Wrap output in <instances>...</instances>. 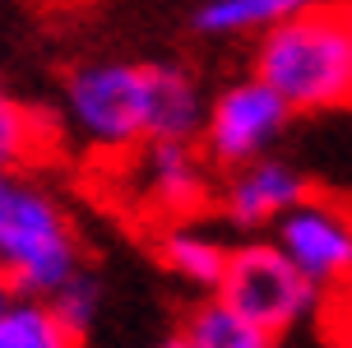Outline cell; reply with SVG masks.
I'll use <instances>...</instances> for the list:
<instances>
[{
	"instance_id": "8fae6325",
	"label": "cell",
	"mask_w": 352,
	"mask_h": 348,
	"mask_svg": "<svg viewBox=\"0 0 352 348\" xmlns=\"http://www.w3.org/2000/svg\"><path fill=\"white\" fill-rule=\"evenodd\" d=\"M181 348H274V339L255 325H246L236 311H228L218 297H204L186 325H181Z\"/></svg>"
},
{
	"instance_id": "30bf717a",
	"label": "cell",
	"mask_w": 352,
	"mask_h": 348,
	"mask_svg": "<svg viewBox=\"0 0 352 348\" xmlns=\"http://www.w3.org/2000/svg\"><path fill=\"white\" fill-rule=\"evenodd\" d=\"M158 256L181 283H190V288H199V293H209V297L218 293L223 269H228V246L218 242V237H209L204 227H195V223L162 227Z\"/></svg>"
},
{
	"instance_id": "e0dca14e",
	"label": "cell",
	"mask_w": 352,
	"mask_h": 348,
	"mask_svg": "<svg viewBox=\"0 0 352 348\" xmlns=\"http://www.w3.org/2000/svg\"><path fill=\"white\" fill-rule=\"evenodd\" d=\"M153 348H181V339H162V344H153Z\"/></svg>"
},
{
	"instance_id": "52a82bcc",
	"label": "cell",
	"mask_w": 352,
	"mask_h": 348,
	"mask_svg": "<svg viewBox=\"0 0 352 348\" xmlns=\"http://www.w3.org/2000/svg\"><path fill=\"white\" fill-rule=\"evenodd\" d=\"M306 195H311L306 172L297 163L269 154L260 163H246V167L232 172L228 191H223V214H228L232 227L260 232V227H274L287 209H297Z\"/></svg>"
},
{
	"instance_id": "7c38bea8",
	"label": "cell",
	"mask_w": 352,
	"mask_h": 348,
	"mask_svg": "<svg viewBox=\"0 0 352 348\" xmlns=\"http://www.w3.org/2000/svg\"><path fill=\"white\" fill-rule=\"evenodd\" d=\"M292 10H297V0H209L195 10V28L209 37H236V33L260 37L264 28H274Z\"/></svg>"
},
{
	"instance_id": "ac0fdd59",
	"label": "cell",
	"mask_w": 352,
	"mask_h": 348,
	"mask_svg": "<svg viewBox=\"0 0 352 348\" xmlns=\"http://www.w3.org/2000/svg\"><path fill=\"white\" fill-rule=\"evenodd\" d=\"M334 348H352V334H348V339H338V344Z\"/></svg>"
},
{
	"instance_id": "8992f818",
	"label": "cell",
	"mask_w": 352,
	"mask_h": 348,
	"mask_svg": "<svg viewBox=\"0 0 352 348\" xmlns=\"http://www.w3.org/2000/svg\"><path fill=\"white\" fill-rule=\"evenodd\" d=\"M269 242L297 265V274L316 293L352 283V209L334 195L311 191L297 209H287L274 223Z\"/></svg>"
},
{
	"instance_id": "5b68a950",
	"label": "cell",
	"mask_w": 352,
	"mask_h": 348,
	"mask_svg": "<svg viewBox=\"0 0 352 348\" xmlns=\"http://www.w3.org/2000/svg\"><path fill=\"white\" fill-rule=\"evenodd\" d=\"M292 121V112L283 107V98L274 88H264L255 74L246 79H232L228 88H218L204 107V125H199V154L204 163H218V167H246V163H260L269 158V149L283 139Z\"/></svg>"
},
{
	"instance_id": "9a60e30c",
	"label": "cell",
	"mask_w": 352,
	"mask_h": 348,
	"mask_svg": "<svg viewBox=\"0 0 352 348\" xmlns=\"http://www.w3.org/2000/svg\"><path fill=\"white\" fill-rule=\"evenodd\" d=\"M47 307H52V316L65 325V334L79 344V339L98 325V316H102V278L79 265V269H74V274L47 297Z\"/></svg>"
},
{
	"instance_id": "9c48e42d",
	"label": "cell",
	"mask_w": 352,
	"mask_h": 348,
	"mask_svg": "<svg viewBox=\"0 0 352 348\" xmlns=\"http://www.w3.org/2000/svg\"><path fill=\"white\" fill-rule=\"evenodd\" d=\"M144 88H148L144 144H195L204 125V107H209L199 93V79L176 61H148Z\"/></svg>"
},
{
	"instance_id": "7a4b0ae2",
	"label": "cell",
	"mask_w": 352,
	"mask_h": 348,
	"mask_svg": "<svg viewBox=\"0 0 352 348\" xmlns=\"http://www.w3.org/2000/svg\"><path fill=\"white\" fill-rule=\"evenodd\" d=\"M79 269V237L52 191L0 172V278L14 297H47Z\"/></svg>"
},
{
	"instance_id": "2e32d148",
	"label": "cell",
	"mask_w": 352,
	"mask_h": 348,
	"mask_svg": "<svg viewBox=\"0 0 352 348\" xmlns=\"http://www.w3.org/2000/svg\"><path fill=\"white\" fill-rule=\"evenodd\" d=\"M10 302H14V288H10V283H5V278H0V311H5V307H10Z\"/></svg>"
},
{
	"instance_id": "3957f363",
	"label": "cell",
	"mask_w": 352,
	"mask_h": 348,
	"mask_svg": "<svg viewBox=\"0 0 352 348\" xmlns=\"http://www.w3.org/2000/svg\"><path fill=\"white\" fill-rule=\"evenodd\" d=\"M213 297L228 311H236L246 325L264 330L269 339L297 330L320 302V293L297 274V265L269 237L228 246V269H223V283H218Z\"/></svg>"
},
{
	"instance_id": "ba28073f",
	"label": "cell",
	"mask_w": 352,
	"mask_h": 348,
	"mask_svg": "<svg viewBox=\"0 0 352 348\" xmlns=\"http://www.w3.org/2000/svg\"><path fill=\"white\" fill-rule=\"evenodd\" d=\"M209 163L195 144H140V195L162 214V223H190L209 195Z\"/></svg>"
},
{
	"instance_id": "277c9868",
	"label": "cell",
	"mask_w": 352,
	"mask_h": 348,
	"mask_svg": "<svg viewBox=\"0 0 352 348\" xmlns=\"http://www.w3.org/2000/svg\"><path fill=\"white\" fill-rule=\"evenodd\" d=\"M65 121L79 139L125 154L144 144L148 88L135 61H84L65 74Z\"/></svg>"
},
{
	"instance_id": "6da1fadb",
	"label": "cell",
	"mask_w": 352,
	"mask_h": 348,
	"mask_svg": "<svg viewBox=\"0 0 352 348\" xmlns=\"http://www.w3.org/2000/svg\"><path fill=\"white\" fill-rule=\"evenodd\" d=\"M250 74L274 88L292 116L352 107V14L334 5H297L255 37Z\"/></svg>"
},
{
	"instance_id": "4fadbf2b",
	"label": "cell",
	"mask_w": 352,
	"mask_h": 348,
	"mask_svg": "<svg viewBox=\"0 0 352 348\" xmlns=\"http://www.w3.org/2000/svg\"><path fill=\"white\" fill-rule=\"evenodd\" d=\"M52 125L47 116H37L33 107H23L0 88V172L19 176V167H28L33 158H42Z\"/></svg>"
},
{
	"instance_id": "5bb4252c",
	"label": "cell",
	"mask_w": 352,
	"mask_h": 348,
	"mask_svg": "<svg viewBox=\"0 0 352 348\" xmlns=\"http://www.w3.org/2000/svg\"><path fill=\"white\" fill-rule=\"evenodd\" d=\"M0 348H74L65 325L37 297H14L0 311Z\"/></svg>"
},
{
	"instance_id": "d6986e66",
	"label": "cell",
	"mask_w": 352,
	"mask_h": 348,
	"mask_svg": "<svg viewBox=\"0 0 352 348\" xmlns=\"http://www.w3.org/2000/svg\"><path fill=\"white\" fill-rule=\"evenodd\" d=\"M348 14H352V10H348Z\"/></svg>"
}]
</instances>
